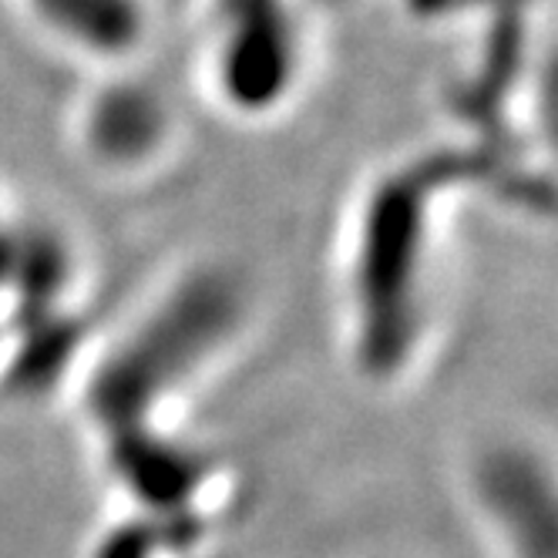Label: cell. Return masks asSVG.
Returning <instances> with one entry per match:
<instances>
[{"mask_svg":"<svg viewBox=\"0 0 558 558\" xmlns=\"http://www.w3.org/2000/svg\"><path fill=\"white\" fill-rule=\"evenodd\" d=\"M250 11L239 14L232 8V21L246 24L250 34H239L229 48V82L232 92H246V98H269L279 88L283 74V21H279L276 0H246Z\"/></svg>","mask_w":558,"mask_h":558,"instance_id":"6da1fadb","label":"cell"},{"mask_svg":"<svg viewBox=\"0 0 558 558\" xmlns=\"http://www.w3.org/2000/svg\"><path fill=\"white\" fill-rule=\"evenodd\" d=\"M45 17L88 48L118 51L138 37V14L132 0H37Z\"/></svg>","mask_w":558,"mask_h":558,"instance_id":"7a4b0ae2","label":"cell"}]
</instances>
